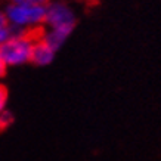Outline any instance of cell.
<instances>
[{"label":"cell","instance_id":"1","mask_svg":"<svg viewBox=\"0 0 161 161\" xmlns=\"http://www.w3.org/2000/svg\"><path fill=\"white\" fill-rule=\"evenodd\" d=\"M39 37L40 34H36V30L34 31L16 30L10 39L0 44V59L6 67H19L28 64L31 59L33 46Z\"/></svg>","mask_w":161,"mask_h":161},{"label":"cell","instance_id":"2","mask_svg":"<svg viewBox=\"0 0 161 161\" xmlns=\"http://www.w3.org/2000/svg\"><path fill=\"white\" fill-rule=\"evenodd\" d=\"M8 24L12 28L22 31H34L44 25L46 6H25L9 3L3 12Z\"/></svg>","mask_w":161,"mask_h":161},{"label":"cell","instance_id":"3","mask_svg":"<svg viewBox=\"0 0 161 161\" xmlns=\"http://www.w3.org/2000/svg\"><path fill=\"white\" fill-rule=\"evenodd\" d=\"M44 25L47 28L62 30L67 31L68 34H73L77 25V16L73 8L65 3V2H52L46 5V18H44Z\"/></svg>","mask_w":161,"mask_h":161},{"label":"cell","instance_id":"4","mask_svg":"<svg viewBox=\"0 0 161 161\" xmlns=\"http://www.w3.org/2000/svg\"><path fill=\"white\" fill-rule=\"evenodd\" d=\"M55 52L53 49H50L47 44L42 42L40 37L36 40L34 46H33V52H31V59H30V62L37 65V67H47L50 64L53 62L55 59Z\"/></svg>","mask_w":161,"mask_h":161},{"label":"cell","instance_id":"5","mask_svg":"<svg viewBox=\"0 0 161 161\" xmlns=\"http://www.w3.org/2000/svg\"><path fill=\"white\" fill-rule=\"evenodd\" d=\"M69 36L67 31L62 30H55V28H47L40 33V40L49 46L50 49H53L55 52H58L64 44L67 43V40L69 39Z\"/></svg>","mask_w":161,"mask_h":161},{"label":"cell","instance_id":"6","mask_svg":"<svg viewBox=\"0 0 161 161\" xmlns=\"http://www.w3.org/2000/svg\"><path fill=\"white\" fill-rule=\"evenodd\" d=\"M15 31H16V28H12L8 24V21L5 18V14L0 10V44H3L8 39H10L15 34Z\"/></svg>","mask_w":161,"mask_h":161},{"label":"cell","instance_id":"7","mask_svg":"<svg viewBox=\"0 0 161 161\" xmlns=\"http://www.w3.org/2000/svg\"><path fill=\"white\" fill-rule=\"evenodd\" d=\"M14 123V114L8 109H3L0 112V130H6Z\"/></svg>","mask_w":161,"mask_h":161},{"label":"cell","instance_id":"8","mask_svg":"<svg viewBox=\"0 0 161 161\" xmlns=\"http://www.w3.org/2000/svg\"><path fill=\"white\" fill-rule=\"evenodd\" d=\"M50 0H10V3L25 6H46Z\"/></svg>","mask_w":161,"mask_h":161},{"label":"cell","instance_id":"9","mask_svg":"<svg viewBox=\"0 0 161 161\" xmlns=\"http://www.w3.org/2000/svg\"><path fill=\"white\" fill-rule=\"evenodd\" d=\"M6 102H8V90H6L5 86L0 84V112L5 109Z\"/></svg>","mask_w":161,"mask_h":161},{"label":"cell","instance_id":"10","mask_svg":"<svg viewBox=\"0 0 161 161\" xmlns=\"http://www.w3.org/2000/svg\"><path fill=\"white\" fill-rule=\"evenodd\" d=\"M6 68H8V67H6L5 64H3V61L0 59V78H2L6 74Z\"/></svg>","mask_w":161,"mask_h":161}]
</instances>
